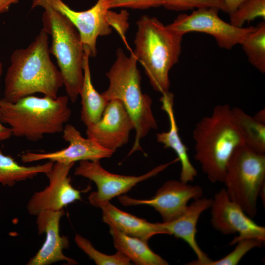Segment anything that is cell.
<instances>
[{"instance_id":"18","label":"cell","mask_w":265,"mask_h":265,"mask_svg":"<svg viewBox=\"0 0 265 265\" xmlns=\"http://www.w3.org/2000/svg\"><path fill=\"white\" fill-rule=\"evenodd\" d=\"M161 94L159 99L161 108L167 115L170 126L167 132L157 134V140L162 144L164 148H170L176 154L181 165L180 180L185 183L192 182L197 175V171L190 160L187 153L188 149L179 135L173 108L174 95L169 91Z\"/></svg>"},{"instance_id":"15","label":"cell","mask_w":265,"mask_h":265,"mask_svg":"<svg viewBox=\"0 0 265 265\" xmlns=\"http://www.w3.org/2000/svg\"><path fill=\"white\" fill-rule=\"evenodd\" d=\"M87 137L105 148L114 151L127 143L133 123L122 103L108 102L100 119L88 126Z\"/></svg>"},{"instance_id":"25","label":"cell","mask_w":265,"mask_h":265,"mask_svg":"<svg viewBox=\"0 0 265 265\" xmlns=\"http://www.w3.org/2000/svg\"><path fill=\"white\" fill-rule=\"evenodd\" d=\"M75 241L90 259L94 261L97 265H131L130 259L121 252L113 255H106L97 250L92 243L81 235L77 234Z\"/></svg>"},{"instance_id":"31","label":"cell","mask_w":265,"mask_h":265,"mask_svg":"<svg viewBox=\"0 0 265 265\" xmlns=\"http://www.w3.org/2000/svg\"><path fill=\"white\" fill-rule=\"evenodd\" d=\"M224 5V11L230 14L236 9L238 6L245 0H222Z\"/></svg>"},{"instance_id":"16","label":"cell","mask_w":265,"mask_h":265,"mask_svg":"<svg viewBox=\"0 0 265 265\" xmlns=\"http://www.w3.org/2000/svg\"><path fill=\"white\" fill-rule=\"evenodd\" d=\"M64 209L60 211H43L36 216L38 234H45V240L36 254L27 262V265H49L59 262L68 265H76L77 262L66 256L63 250L69 246L67 237L61 236L59 223L64 215Z\"/></svg>"},{"instance_id":"3","label":"cell","mask_w":265,"mask_h":265,"mask_svg":"<svg viewBox=\"0 0 265 265\" xmlns=\"http://www.w3.org/2000/svg\"><path fill=\"white\" fill-rule=\"evenodd\" d=\"M115 62L106 73L109 85L102 93L109 102L119 100L131 118L135 132L133 145L128 155L141 150V140L158 124L152 109V100L141 88V76L137 68V58L132 51L127 56L121 48L117 50Z\"/></svg>"},{"instance_id":"28","label":"cell","mask_w":265,"mask_h":265,"mask_svg":"<svg viewBox=\"0 0 265 265\" xmlns=\"http://www.w3.org/2000/svg\"><path fill=\"white\" fill-rule=\"evenodd\" d=\"M161 6L176 11L215 7L224 11V5L222 0H160Z\"/></svg>"},{"instance_id":"21","label":"cell","mask_w":265,"mask_h":265,"mask_svg":"<svg viewBox=\"0 0 265 265\" xmlns=\"http://www.w3.org/2000/svg\"><path fill=\"white\" fill-rule=\"evenodd\" d=\"M89 53L84 52L82 69L83 79L80 95L81 97L80 118L86 126L98 122L108 101L94 88L91 80Z\"/></svg>"},{"instance_id":"19","label":"cell","mask_w":265,"mask_h":265,"mask_svg":"<svg viewBox=\"0 0 265 265\" xmlns=\"http://www.w3.org/2000/svg\"><path fill=\"white\" fill-rule=\"evenodd\" d=\"M97 208L102 211L103 221L109 227L114 228L121 232L148 241L153 236L165 234L158 223H151L123 211L110 201L100 204Z\"/></svg>"},{"instance_id":"17","label":"cell","mask_w":265,"mask_h":265,"mask_svg":"<svg viewBox=\"0 0 265 265\" xmlns=\"http://www.w3.org/2000/svg\"><path fill=\"white\" fill-rule=\"evenodd\" d=\"M212 199L200 197L194 199L185 211L178 217L166 222L158 223L166 235H173L185 241L197 256L188 265H207L211 260L200 248L196 239L197 224L201 214L210 208Z\"/></svg>"},{"instance_id":"33","label":"cell","mask_w":265,"mask_h":265,"mask_svg":"<svg viewBox=\"0 0 265 265\" xmlns=\"http://www.w3.org/2000/svg\"><path fill=\"white\" fill-rule=\"evenodd\" d=\"M20 0H0V14L8 11L11 5L18 3Z\"/></svg>"},{"instance_id":"6","label":"cell","mask_w":265,"mask_h":265,"mask_svg":"<svg viewBox=\"0 0 265 265\" xmlns=\"http://www.w3.org/2000/svg\"><path fill=\"white\" fill-rule=\"evenodd\" d=\"M43 8L42 29L51 36L50 53L56 60L69 99L75 103L79 95L83 79L84 55L79 33L70 21L55 9L49 0H33L31 9Z\"/></svg>"},{"instance_id":"4","label":"cell","mask_w":265,"mask_h":265,"mask_svg":"<svg viewBox=\"0 0 265 265\" xmlns=\"http://www.w3.org/2000/svg\"><path fill=\"white\" fill-rule=\"evenodd\" d=\"M67 96L53 98L25 97L15 103L0 99V119L10 126L12 135L37 141L45 135L62 132L71 111Z\"/></svg>"},{"instance_id":"9","label":"cell","mask_w":265,"mask_h":265,"mask_svg":"<svg viewBox=\"0 0 265 265\" xmlns=\"http://www.w3.org/2000/svg\"><path fill=\"white\" fill-rule=\"evenodd\" d=\"M219 10L215 7L197 9L190 14L179 15L167 26L182 36L191 31L209 34L214 38L220 47L229 50L240 44L255 26H235L222 20L218 16Z\"/></svg>"},{"instance_id":"24","label":"cell","mask_w":265,"mask_h":265,"mask_svg":"<svg viewBox=\"0 0 265 265\" xmlns=\"http://www.w3.org/2000/svg\"><path fill=\"white\" fill-rule=\"evenodd\" d=\"M249 62L262 73L265 72V23L262 22L240 43Z\"/></svg>"},{"instance_id":"34","label":"cell","mask_w":265,"mask_h":265,"mask_svg":"<svg viewBox=\"0 0 265 265\" xmlns=\"http://www.w3.org/2000/svg\"><path fill=\"white\" fill-rule=\"evenodd\" d=\"M259 122L265 124V111L263 109L258 112L254 116Z\"/></svg>"},{"instance_id":"30","label":"cell","mask_w":265,"mask_h":265,"mask_svg":"<svg viewBox=\"0 0 265 265\" xmlns=\"http://www.w3.org/2000/svg\"><path fill=\"white\" fill-rule=\"evenodd\" d=\"M161 6L160 0H109V8H130L133 9H147Z\"/></svg>"},{"instance_id":"2","label":"cell","mask_w":265,"mask_h":265,"mask_svg":"<svg viewBox=\"0 0 265 265\" xmlns=\"http://www.w3.org/2000/svg\"><path fill=\"white\" fill-rule=\"evenodd\" d=\"M194 158L212 183H223L229 160L234 151L244 145L227 104L216 106L211 115L203 117L193 131Z\"/></svg>"},{"instance_id":"20","label":"cell","mask_w":265,"mask_h":265,"mask_svg":"<svg viewBox=\"0 0 265 265\" xmlns=\"http://www.w3.org/2000/svg\"><path fill=\"white\" fill-rule=\"evenodd\" d=\"M109 233L117 251L138 265H167L168 263L151 250L148 241L110 227Z\"/></svg>"},{"instance_id":"35","label":"cell","mask_w":265,"mask_h":265,"mask_svg":"<svg viewBox=\"0 0 265 265\" xmlns=\"http://www.w3.org/2000/svg\"><path fill=\"white\" fill-rule=\"evenodd\" d=\"M2 71H3L2 64L0 62V78L1 76V75H2Z\"/></svg>"},{"instance_id":"26","label":"cell","mask_w":265,"mask_h":265,"mask_svg":"<svg viewBox=\"0 0 265 265\" xmlns=\"http://www.w3.org/2000/svg\"><path fill=\"white\" fill-rule=\"evenodd\" d=\"M229 14L230 24L237 27L258 17L265 19V0H245Z\"/></svg>"},{"instance_id":"23","label":"cell","mask_w":265,"mask_h":265,"mask_svg":"<svg viewBox=\"0 0 265 265\" xmlns=\"http://www.w3.org/2000/svg\"><path fill=\"white\" fill-rule=\"evenodd\" d=\"M231 110L244 145L259 153L265 154V124L241 108L235 107L231 108Z\"/></svg>"},{"instance_id":"1","label":"cell","mask_w":265,"mask_h":265,"mask_svg":"<svg viewBox=\"0 0 265 265\" xmlns=\"http://www.w3.org/2000/svg\"><path fill=\"white\" fill-rule=\"evenodd\" d=\"M48 39L42 28L26 48L12 53L4 78L6 101L15 103L36 93L53 98L58 97L63 80L51 58Z\"/></svg>"},{"instance_id":"10","label":"cell","mask_w":265,"mask_h":265,"mask_svg":"<svg viewBox=\"0 0 265 265\" xmlns=\"http://www.w3.org/2000/svg\"><path fill=\"white\" fill-rule=\"evenodd\" d=\"M210 208L211 222L215 230L224 235L238 234L230 245L249 238L265 241V228L252 220L239 205L231 200L225 188L215 194Z\"/></svg>"},{"instance_id":"7","label":"cell","mask_w":265,"mask_h":265,"mask_svg":"<svg viewBox=\"0 0 265 265\" xmlns=\"http://www.w3.org/2000/svg\"><path fill=\"white\" fill-rule=\"evenodd\" d=\"M223 183L230 199L254 217L261 189L265 186V154L245 145L238 147L229 160Z\"/></svg>"},{"instance_id":"13","label":"cell","mask_w":265,"mask_h":265,"mask_svg":"<svg viewBox=\"0 0 265 265\" xmlns=\"http://www.w3.org/2000/svg\"><path fill=\"white\" fill-rule=\"evenodd\" d=\"M203 190L198 185H191L180 180L166 181L150 199H137L120 195L119 202L124 206L148 205L158 212L163 222L170 221L182 214L191 199L202 197Z\"/></svg>"},{"instance_id":"8","label":"cell","mask_w":265,"mask_h":265,"mask_svg":"<svg viewBox=\"0 0 265 265\" xmlns=\"http://www.w3.org/2000/svg\"><path fill=\"white\" fill-rule=\"evenodd\" d=\"M178 158L169 162L160 164L140 176H126L110 173L101 165L99 160L80 161L74 174L93 181L97 190L88 197L90 204L96 207L101 203L108 202L131 189L138 183L153 177L163 171L170 165L178 161Z\"/></svg>"},{"instance_id":"32","label":"cell","mask_w":265,"mask_h":265,"mask_svg":"<svg viewBox=\"0 0 265 265\" xmlns=\"http://www.w3.org/2000/svg\"><path fill=\"white\" fill-rule=\"evenodd\" d=\"M12 135V132L10 128L4 126L0 119V141L8 139Z\"/></svg>"},{"instance_id":"14","label":"cell","mask_w":265,"mask_h":265,"mask_svg":"<svg viewBox=\"0 0 265 265\" xmlns=\"http://www.w3.org/2000/svg\"><path fill=\"white\" fill-rule=\"evenodd\" d=\"M63 138L69 143L66 148L48 153L28 152L21 155L22 162L49 160L53 162L75 163L77 161L100 160L112 156L114 151L104 148L92 139L84 138L80 132L71 124L65 125Z\"/></svg>"},{"instance_id":"11","label":"cell","mask_w":265,"mask_h":265,"mask_svg":"<svg viewBox=\"0 0 265 265\" xmlns=\"http://www.w3.org/2000/svg\"><path fill=\"white\" fill-rule=\"evenodd\" d=\"M75 163L54 162L52 169L45 174L49 185L43 190L35 192L27 204L28 213L36 216L43 211H60L76 201L81 200L84 191L74 187L69 173Z\"/></svg>"},{"instance_id":"22","label":"cell","mask_w":265,"mask_h":265,"mask_svg":"<svg viewBox=\"0 0 265 265\" xmlns=\"http://www.w3.org/2000/svg\"><path fill=\"white\" fill-rule=\"evenodd\" d=\"M53 163L49 161L44 164L25 166L0 150V184L11 187L17 182L32 179L39 174H45L52 169Z\"/></svg>"},{"instance_id":"27","label":"cell","mask_w":265,"mask_h":265,"mask_svg":"<svg viewBox=\"0 0 265 265\" xmlns=\"http://www.w3.org/2000/svg\"><path fill=\"white\" fill-rule=\"evenodd\" d=\"M264 241L257 238H249L239 240L234 249L223 258L216 261L211 260L207 265H236L251 249L261 247Z\"/></svg>"},{"instance_id":"12","label":"cell","mask_w":265,"mask_h":265,"mask_svg":"<svg viewBox=\"0 0 265 265\" xmlns=\"http://www.w3.org/2000/svg\"><path fill=\"white\" fill-rule=\"evenodd\" d=\"M52 5L65 16L78 31L84 52L90 56L97 53L96 44L99 36L111 33L109 20V0H98L90 8L78 11L71 9L62 0H49Z\"/></svg>"},{"instance_id":"29","label":"cell","mask_w":265,"mask_h":265,"mask_svg":"<svg viewBox=\"0 0 265 265\" xmlns=\"http://www.w3.org/2000/svg\"><path fill=\"white\" fill-rule=\"evenodd\" d=\"M108 16L111 28H113L118 32L127 47L130 49L125 36L126 31L129 26L128 12L126 10H122L119 12H116L109 10Z\"/></svg>"},{"instance_id":"5","label":"cell","mask_w":265,"mask_h":265,"mask_svg":"<svg viewBox=\"0 0 265 265\" xmlns=\"http://www.w3.org/2000/svg\"><path fill=\"white\" fill-rule=\"evenodd\" d=\"M133 52L142 65L154 90L169 91V73L178 62L183 36L157 18L143 15L137 21Z\"/></svg>"}]
</instances>
